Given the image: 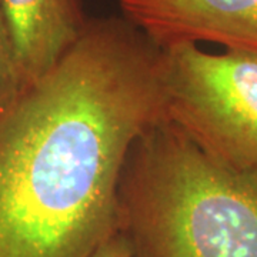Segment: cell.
I'll use <instances>...</instances> for the list:
<instances>
[{"mask_svg":"<svg viewBox=\"0 0 257 257\" xmlns=\"http://www.w3.org/2000/svg\"><path fill=\"white\" fill-rule=\"evenodd\" d=\"M162 47L120 16L89 18L0 117V257H89L119 231L128 150L165 114Z\"/></svg>","mask_w":257,"mask_h":257,"instance_id":"6da1fadb","label":"cell"},{"mask_svg":"<svg viewBox=\"0 0 257 257\" xmlns=\"http://www.w3.org/2000/svg\"><path fill=\"white\" fill-rule=\"evenodd\" d=\"M119 231L132 257H257V167L217 162L163 114L130 146Z\"/></svg>","mask_w":257,"mask_h":257,"instance_id":"7a4b0ae2","label":"cell"},{"mask_svg":"<svg viewBox=\"0 0 257 257\" xmlns=\"http://www.w3.org/2000/svg\"><path fill=\"white\" fill-rule=\"evenodd\" d=\"M165 116L197 147L234 169L257 167V52L197 43L162 47Z\"/></svg>","mask_w":257,"mask_h":257,"instance_id":"3957f363","label":"cell"},{"mask_svg":"<svg viewBox=\"0 0 257 257\" xmlns=\"http://www.w3.org/2000/svg\"><path fill=\"white\" fill-rule=\"evenodd\" d=\"M121 16L160 47L209 42L257 52V0H117Z\"/></svg>","mask_w":257,"mask_h":257,"instance_id":"277c9868","label":"cell"},{"mask_svg":"<svg viewBox=\"0 0 257 257\" xmlns=\"http://www.w3.org/2000/svg\"><path fill=\"white\" fill-rule=\"evenodd\" d=\"M18 52L23 89L47 74L84 32L80 0H2Z\"/></svg>","mask_w":257,"mask_h":257,"instance_id":"5b68a950","label":"cell"},{"mask_svg":"<svg viewBox=\"0 0 257 257\" xmlns=\"http://www.w3.org/2000/svg\"><path fill=\"white\" fill-rule=\"evenodd\" d=\"M23 90L18 52L9 20L0 0V117L9 110Z\"/></svg>","mask_w":257,"mask_h":257,"instance_id":"8992f818","label":"cell"},{"mask_svg":"<svg viewBox=\"0 0 257 257\" xmlns=\"http://www.w3.org/2000/svg\"><path fill=\"white\" fill-rule=\"evenodd\" d=\"M89 257H132V248L121 231H116Z\"/></svg>","mask_w":257,"mask_h":257,"instance_id":"52a82bcc","label":"cell"}]
</instances>
